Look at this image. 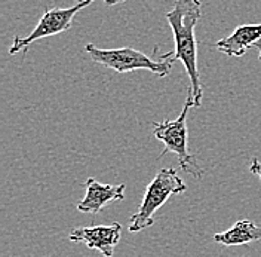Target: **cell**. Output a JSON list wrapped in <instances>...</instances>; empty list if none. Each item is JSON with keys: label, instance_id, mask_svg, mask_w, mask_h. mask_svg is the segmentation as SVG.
Segmentation results:
<instances>
[{"label": "cell", "instance_id": "3", "mask_svg": "<svg viewBox=\"0 0 261 257\" xmlns=\"http://www.w3.org/2000/svg\"><path fill=\"white\" fill-rule=\"evenodd\" d=\"M192 107H195V101H193V96H192L190 88H189L187 89V98L184 101L182 110L178 114V118L174 121L165 119L162 122L153 124V134L165 146V150L161 153L159 158H162L166 153H175L178 156L179 168L186 174H192L196 178H202L203 170L196 162L195 156L189 153V149H187V135H189L187 113Z\"/></svg>", "mask_w": 261, "mask_h": 257}, {"label": "cell", "instance_id": "8", "mask_svg": "<svg viewBox=\"0 0 261 257\" xmlns=\"http://www.w3.org/2000/svg\"><path fill=\"white\" fill-rule=\"evenodd\" d=\"M261 42L260 24H242L236 27L231 34L218 40L214 48L228 57H244L249 48H257Z\"/></svg>", "mask_w": 261, "mask_h": 257}, {"label": "cell", "instance_id": "9", "mask_svg": "<svg viewBox=\"0 0 261 257\" xmlns=\"http://www.w3.org/2000/svg\"><path fill=\"white\" fill-rule=\"evenodd\" d=\"M215 242L231 247V245H245L249 242L260 241L261 240V226H257L251 220H238L226 232L215 233L214 238Z\"/></svg>", "mask_w": 261, "mask_h": 257}, {"label": "cell", "instance_id": "4", "mask_svg": "<svg viewBox=\"0 0 261 257\" xmlns=\"http://www.w3.org/2000/svg\"><path fill=\"white\" fill-rule=\"evenodd\" d=\"M187 189L175 168H162L147 186L138 211L130 216L129 232L138 233L154 225V214L172 196Z\"/></svg>", "mask_w": 261, "mask_h": 257}, {"label": "cell", "instance_id": "5", "mask_svg": "<svg viewBox=\"0 0 261 257\" xmlns=\"http://www.w3.org/2000/svg\"><path fill=\"white\" fill-rule=\"evenodd\" d=\"M94 0H83L76 3L71 8H52V9H46V12L40 16L37 26L33 29L30 34L21 37V36H15L12 40V45L9 48V54L15 55L18 52L24 51L29 48L32 43L45 39V37H50L60 33H64L71 29L73 26V19L74 16L81 12L82 9H85L86 6H89Z\"/></svg>", "mask_w": 261, "mask_h": 257}, {"label": "cell", "instance_id": "1", "mask_svg": "<svg viewBox=\"0 0 261 257\" xmlns=\"http://www.w3.org/2000/svg\"><path fill=\"white\" fill-rule=\"evenodd\" d=\"M171 11L165 14L166 22L169 24L175 49L174 58L181 61L189 79H190V92L193 96L195 107L202 106V82L197 67V39H196V26L202 16V3L200 0H168Z\"/></svg>", "mask_w": 261, "mask_h": 257}, {"label": "cell", "instance_id": "10", "mask_svg": "<svg viewBox=\"0 0 261 257\" xmlns=\"http://www.w3.org/2000/svg\"><path fill=\"white\" fill-rule=\"evenodd\" d=\"M249 171L252 176H255L261 181V161H258L257 158H254L251 163H249Z\"/></svg>", "mask_w": 261, "mask_h": 257}, {"label": "cell", "instance_id": "7", "mask_svg": "<svg viewBox=\"0 0 261 257\" xmlns=\"http://www.w3.org/2000/svg\"><path fill=\"white\" fill-rule=\"evenodd\" d=\"M86 195L77 204V211L98 214L107 204L125 199V184H102L89 177L85 181Z\"/></svg>", "mask_w": 261, "mask_h": 257}, {"label": "cell", "instance_id": "12", "mask_svg": "<svg viewBox=\"0 0 261 257\" xmlns=\"http://www.w3.org/2000/svg\"><path fill=\"white\" fill-rule=\"evenodd\" d=\"M257 49H258V52H260V55H258V58H260V61H261V43L257 46Z\"/></svg>", "mask_w": 261, "mask_h": 257}, {"label": "cell", "instance_id": "11", "mask_svg": "<svg viewBox=\"0 0 261 257\" xmlns=\"http://www.w3.org/2000/svg\"><path fill=\"white\" fill-rule=\"evenodd\" d=\"M77 3L79 2H83V0H76ZM122 2H126V0H104V3L107 5V6H114V5H119V3H122Z\"/></svg>", "mask_w": 261, "mask_h": 257}, {"label": "cell", "instance_id": "6", "mask_svg": "<svg viewBox=\"0 0 261 257\" xmlns=\"http://www.w3.org/2000/svg\"><path fill=\"white\" fill-rule=\"evenodd\" d=\"M122 237V226L119 223L89 227H76L71 230L68 240L85 244L91 250H98L104 257H113L114 247Z\"/></svg>", "mask_w": 261, "mask_h": 257}, {"label": "cell", "instance_id": "2", "mask_svg": "<svg viewBox=\"0 0 261 257\" xmlns=\"http://www.w3.org/2000/svg\"><path fill=\"white\" fill-rule=\"evenodd\" d=\"M83 49L94 63L112 68L119 73H128L134 70H148L159 78H165L171 73L172 65L177 61L174 58L172 51L166 54H161L158 60H153L144 52L129 48V46L102 49L97 48L94 43H88Z\"/></svg>", "mask_w": 261, "mask_h": 257}]
</instances>
